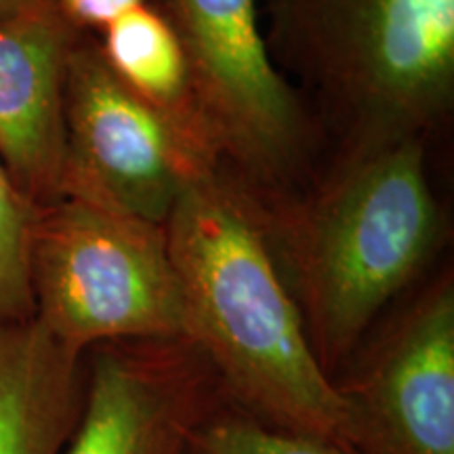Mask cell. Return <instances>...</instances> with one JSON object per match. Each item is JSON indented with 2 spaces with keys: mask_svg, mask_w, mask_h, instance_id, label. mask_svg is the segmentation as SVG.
Masks as SVG:
<instances>
[{
  "mask_svg": "<svg viewBox=\"0 0 454 454\" xmlns=\"http://www.w3.org/2000/svg\"><path fill=\"white\" fill-rule=\"evenodd\" d=\"M164 231L184 299L185 340L211 366L231 406L351 452L343 402L316 360L240 187L221 168L198 175L181 192Z\"/></svg>",
  "mask_w": 454,
  "mask_h": 454,
  "instance_id": "1",
  "label": "cell"
},
{
  "mask_svg": "<svg viewBox=\"0 0 454 454\" xmlns=\"http://www.w3.org/2000/svg\"><path fill=\"white\" fill-rule=\"evenodd\" d=\"M425 144L411 139L337 156L294 194L251 200L331 379L438 248L442 215Z\"/></svg>",
  "mask_w": 454,
  "mask_h": 454,
  "instance_id": "2",
  "label": "cell"
},
{
  "mask_svg": "<svg viewBox=\"0 0 454 454\" xmlns=\"http://www.w3.org/2000/svg\"><path fill=\"white\" fill-rule=\"evenodd\" d=\"M263 34L314 95L334 158L427 141L450 114L454 0H268Z\"/></svg>",
  "mask_w": 454,
  "mask_h": 454,
  "instance_id": "3",
  "label": "cell"
},
{
  "mask_svg": "<svg viewBox=\"0 0 454 454\" xmlns=\"http://www.w3.org/2000/svg\"><path fill=\"white\" fill-rule=\"evenodd\" d=\"M34 320L76 356L107 343L185 340L164 225L64 194L34 211Z\"/></svg>",
  "mask_w": 454,
  "mask_h": 454,
  "instance_id": "4",
  "label": "cell"
},
{
  "mask_svg": "<svg viewBox=\"0 0 454 454\" xmlns=\"http://www.w3.org/2000/svg\"><path fill=\"white\" fill-rule=\"evenodd\" d=\"M177 34L221 170L253 202L314 177L317 124L271 59L259 0H154Z\"/></svg>",
  "mask_w": 454,
  "mask_h": 454,
  "instance_id": "5",
  "label": "cell"
},
{
  "mask_svg": "<svg viewBox=\"0 0 454 454\" xmlns=\"http://www.w3.org/2000/svg\"><path fill=\"white\" fill-rule=\"evenodd\" d=\"M354 454H454V280L442 271L333 379Z\"/></svg>",
  "mask_w": 454,
  "mask_h": 454,
  "instance_id": "6",
  "label": "cell"
},
{
  "mask_svg": "<svg viewBox=\"0 0 454 454\" xmlns=\"http://www.w3.org/2000/svg\"><path fill=\"white\" fill-rule=\"evenodd\" d=\"M211 170L219 168L124 84L95 38L82 32L67 64L61 196L89 198L164 225L187 184Z\"/></svg>",
  "mask_w": 454,
  "mask_h": 454,
  "instance_id": "7",
  "label": "cell"
},
{
  "mask_svg": "<svg viewBox=\"0 0 454 454\" xmlns=\"http://www.w3.org/2000/svg\"><path fill=\"white\" fill-rule=\"evenodd\" d=\"M87 356L81 412L61 454H185L223 394L184 339L107 343Z\"/></svg>",
  "mask_w": 454,
  "mask_h": 454,
  "instance_id": "8",
  "label": "cell"
},
{
  "mask_svg": "<svg viewBox=\"0 0 454 454\" xmlns=\"http://www.w3.org/2000/svg\"><path fill=\"white\" fill-rule=\"evenodd\" d=\"M78 30L55 0L0 21V162L34 208L66 175V78Z\"/></svg>",
  "mask_w": 454,
  "mask_h": 454,
  "instance_id": "9",
  "label": "cell"
},
{
  "mask_svg": "<svg viewBox=\"0 0 454 454\" xmlns=\"http://www.w3.org/2000/svg\"><path fill=\"white\" fill-rule=\"evenodd\" d=\"M82 360L34 317L0 322V454H61L81 412Z\"/></svg>",
  "mask_w": 454,
  "mask_h": 454,
  "instance_id": "10",
  "label": "cell"
},
{
  "mask_svg": "<svg viewBox=\"0 0 454 454\" xmlns=\"http://www.w3.org/2000/svg\"><path fill=\"white\" fill-rule=\"evenodd\" d=\"M93 38L107 67L160 112L202 160L221 168L192 87L185 53L154 0L129 9Z\"/></svg>",
  "mask_w": 454,
  "mask_h": 454,
  "instance_id": "11",
  "label": "cell"
},
{
  "mask_svg": "<svg viewBox=\"0 0 454 454\" xmlns=\"http://www.w3.org/2000/svg\"><path fill=\"white\" fill-rule=\"evenodd\" d=\"M185 454H354L331 442L271 427L236 406H219L198 425Z\"/></svg>",
  "mask_w": 454,
  "mask_h": 454,
  "instance_id": "12",
  "label": "cell"
},
{
  "mask_svg": "<svg viewBox=\"0 0 454 454\" xmlns=\"http://www.w3.org/2000/svg\"><path fill=\"white\" fill-rule=\"evenodd\" d=\"M36 208L11 184L0 162V322L34 317L30 231Z\"/></svg>",
  "mask_w": 454,
  "mask_h": 454,
  "instance_id": "13",
  "label": "cell"
},
{
  "mask_svg": "<svg viewBox=\"0 0 454 454\" xmlns=\"http://www.w3.org/2000/svg\"><path fill=\"white\" fill-rule=\"evenodd\" d=\"M55 3L78 30L98 36L116 17L147 0H55Z\"/></svg>",
  "mask_w": 454,
  "mask_h": 454,
  "instance_id": "14",
  "label": "cell"
},
{
  "mask_svg": "<svg viewBox=\"0 0 454 454\" xmlns=\"http://www.w3.org/2000/svg\"><path fill=\"white\" fill-rule=\"evenodd\" d=\"M44 3H49V0H0V21L41 7Z\"/></svg>",
  "mask_w": 454,
  "mask_h": 454,
  "instance_id": "15",
  "label": "cell"
}]
</instances>
